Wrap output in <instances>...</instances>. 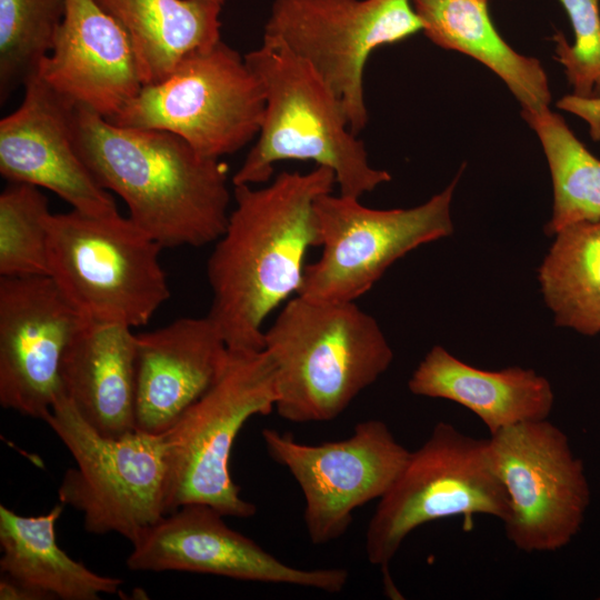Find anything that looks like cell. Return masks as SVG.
I'll return each mask as SVG.
<instances>
[{"instance_id": "obj_7", "label": "cell", "mask_w": 600, "mask_h": 600, "mask_svg": "<svg viewBox=\"0 0 600 600\" xmlns=\"http://www.w3.org/2000/svg\"><path fill=\"white\" fill-rule=\"evenodd\" d=\"M44 422L74 460L59 502L82 513L92 534L118 533L131 544L166 514L163 434L139 429L109 437L89 424L61 392Z\"/></svg>"}, {"instance_id": "obj_2", "label": "cell", "mask_w": 600, "mask_h": 600, "mask_svg": "<svg viewBox=\"0 0 600 600\" xmlns=\"http://www.w3.org/2000/svg\"><path fill=\"white\" fill-rule=\"evenodd\" d=\"M77 151L99 184L162 248L202 247L228 222V166L169 131L121 127L74 106Z\"/></svg>"}, {"instance_id": "obj_28", "label": "cell", "mask_w": 600, "mask_h": 600, "mask_svg": "<svg viewBox=\"0 0 600 600\" xmlns=\"http://www.w3.org/2000/svg\"><path fill=\"white\" fill-rule=\"evenodd\" d=\"M573 30V43L553 36L556 59L579 99H600V0H559Z\"/></svg>"}, {"instance_id": "obj_16", "label": "cell", "mask_w": 600, "mask_h": 600, "mask_svg": "<svg viewBox=\"0 0 600 600\" xmlns=\"http://www.w3.org/2000/svg\"><path fill=\"white\" fill-rule=\"evenodd\" d=\"M74 104L37 74L24 86L21 104L0 121V173L9 182L44 188L72 209L89 214L118 211L79 156Z\"/></svg>"}, {"instance_id": "obj_8", "label": "cell", "mask_w": 600, "mask_h": 600, "mask_svg": "<svg viewBox=\"0 0 600 600\" xmlns=\"http://www.w3.org/2000/svg\"><path fill=\"white\" fill-rule=\"evenodd\" d=\"M264 104L244 57L220 40L186 56L162 81L143 86L109 121L169 131L200 154L220 159L259 134Z\"/></svg>"}, {"instance_id": "obj_12", "label": "cell", "mask_w": 600, "mask_h": 600, "mask_svg": "<svg viewBox=\"0 0 600 600\" xmlns=\"http://www.w3.org/2000/svg\"><path fill=\"white\" fill-rule=\"evenodd\" d=\"M488 440L508 497L507 539L527 553L569 544L582 527L590 487L568 436L544 419L504 428Z\"/></svg>"}, {"instance_id": "obj_23", "label": "cell", "mask_w": 600, "mask_h": 600, "mask_svg": "<svg viewBox=\"0 0 600 600\" xmlns=\"http://www.w3.org/2000/svg\"><path fill=\"white\" fill-rule=\"evenodd\" d=\"M128 33L144 86L221 40V7L207 0H94Z\"/></svg>"}, {"instance_id": "obj_30", "label": "cell", "mask_w": 600, "mask_h": 600, "mask_svg": "<svg viewBox=\"0 0 600 600\" xmlns=\"http://www.w3.org/2000/svg\"><path fill=\"white\" fill-rule=\"evenodd\" d=\"M207 1H211V2H214V3L220 4V6H223V3H224V0H207Z\"/></svg>"}, {"instance_id": "obj_14", "label": "cell", "mask_w": 600, "mask_h": 600, "mask_svg": "<svg viewBox=\"0 0 600 600\" xmlns=\"http://www.w3.org/2000/svg\"><path fill=\"white\" fill-rule=\"evenodd\" d=\"M223 518L209 504L180 506L132 543L127 567L133 571H183L291 584L330 593L344 589L349 579L346 569L289 566L231 529Z\"/></svg>"}, {"instance_id": "obj_4", "label": "cell", "mask_w": 600, "mask_h": 600, "mask_svg": "<svg viewBox=\"0 0 600 600\" xmlns=\"http://www.w3.org/2000/svg\"><path fill=\"white\" fill-rule=\"evenodd\" d=\"M244 60L261 83L266 104L258 139L233 174V186L267 183L282 160L330 168L340 194L350 198L360 199L391 180L388 171L369 163L339 99L308 61L263 39Z\"/></svg>"}, {"instance_id": "obj_19", "label": "cell", "mask_w": 600, "mask_h": 600, "mask_svg": "<svg viewBox=\"0 0 600 600\" xmlns=\"http://www.w3.org/2000/svg\"><path fill=\"white\" fill-rule=\"evenodd\" d=\"M61 392L97 431L120 437L136 426V333L84 320L60 368Z\"/></svg>"}, {"instance_id": "obj_10", "label": "cell", "mask_w": 600, "mask_h": 600, "mask_svg": "<svg viewBox=\"0 0 600 600\" xmlns=\"http://www.w3.org/2000/svg\"><path fill=\"white\" fill-rule=\"evenodd\" d=\"M459 174L428 201L409 209H372L357 198L320 196L314 203L320 258L306 266L298 294L349 302L413 249L453 232L451 202Z\"/></svg>"}, {"instance_id": "obj_29", "label": "cell", "mask_w": 600, "mask_h": 600, "mask_svg": "<svg viewBox=\"0 0 600 600\" xmlns=\"http://www.w3.org/2000/svg\"><path fill=\"white\" fill-rule=\"evenodd\" d=\"M0 599L48 600L50 598L46 593L2 573L0 579Z\"/></svg>"}, {"instance_id": "obj_3", "label": "cell", "mask_w": 600, "mask_h": 600, "mask_svg": "<svg viewBox=\"0 0 600 600\" xmlns=\"http://www.w3.org/2000/svg\"><path fill=\"white\" fill-rule=\"evenodd\" d=\"M282 419L297 423L338 418L390 367L393 351L377 320L354 301L297 296L264 331Z\"/></svg>"}, {"instance_id": "obj_25", "label": "cell", "mask_w": 600, "mask_h": 600, "mask_svg": "<svg viewBox=\"0 0 600 600\" xmlns=\"http://www.w3.org/2000/svg\"><path fill=\"white\" fill-rule=\"evenodd\" d=\"M522 117L536 132L551 174L553 207L546 232L556 234L571 223L599 220L600 159L550 108L522 112Z\"/></svg>"}, {"instance_id": "obj_9", "label": "cell", "mask_w": 600, "mask_h": 600, "mask_svg": "<svg viewBox=\"0 0 600 600\" xmlns=\"http://www.w3.org/2000/svg\"><path fill=\"white\" fill-rule=\"evenodd\" d=\"M508 497L492 464L489 440L440 421L379 499L366 531L369 562L386 568L404 539L430 521L474 514L503 522Z\"/></svg>"}, {"instance_id": "obj_6", "label": "cell", "mask_w": 600, "mask_h": 600, "mask_svg": "<svg viewBox=\"0 0 600 600\" xmlns=\"http://www.w3.org/2000/svg\"><path fill=\"white\" fill-rule=\"evenodd\" d=\"M277 386L268 352L229 349L207 391L163 433L166 514L186 503H204L224 517L250 518L257 507L240 496L230 473L232 446L254 416L274 410Z\"/></svg>"}, {"instance_id": "obj_26", "label": "cell", "mask_w": 600, "mask_h": 600, "mask_svg": "<svg viewBox=\"0 0 600 600\" xmlns=\"http://www.w3.org/2000/svg\"><path fill=\"white\" fill-rule=\"evenodd\" d=\"M66 0H0V103L38 74L63 20Z\"/></svg>"}, {"instance_id": "obj_22", "label": "cell", "mask_w": 600, "mask_h": 600, "mask_svg": "<svg viewBox=\"0 0 600 600\" xmlns=\"http://www.w3.org/2000/svg\"><path fill=\"white\" fill-rule=\"evenodd\" d=\"M63 504L48 513L26 517L0 506V569L50 599L97 600L117 593L123 581L99 574L72 559L56 539V522Z\"/></svg>"}, {"instance_id": "obj_21", "label": "cell", "mask_w": 600, "mask_h": 600, "mask_svg": "<svg viewBox=\"0 0 600 600\" xmlns=\"http://www.w3.org/2000/svg\"><path fill=\"white\" fill-rule=\"evenodd\" d=\"M422 32L434 44L481 62L509 88L522 112L549 108L551 91L541 62L510 47L494 28L488 0H411Z\"/></svg>"}, {"instance_id": "obj_24", "label": "cell", "mask_w": 600, "mask_h": 600, "mask_svg": "<svg viewBox=\"0 0 600 600\" xmlns=\"http://www.w3.org/2000/svg\"><path fill=\"white\" fill-rule=\"evenodd\" d=\"M539 269L546 303L560 327L584 336L600 332V219L571 223Z\"/></svg>"}, {"instance_id": "obj_32", "label": "cell", "mask_w": 600, "mask_h": 600, "mask_svg": "<svg viewBox=\"0 0 600 600\" xmlns=\"http://www.w3.org/2000/svg\"><path fill=\"white\" fill-rule=\"evenodd\" d=\"M599 599H600V597H599Z\"/></svg>"}, {"instance_id": "obj_5", "label": "cell", "mask_w": 600, "mask_h": 600, "mask_svg": "<svg viewBox=\"0 0 600 600\" xmlns=\"http://www.w3.org/2000/svg\"><path fill=\"white\" fill-rule=\"evenodd\" d=\"M161 249L118 211L72 209L49 220V277L87 320L147 324L170 297Z\"/></svg>"}, {"instance_id": "obj_31", "label": "cell", "mask_w": 600, "mask_h": 600, "mask_svg": "<svg viewBox=\"0 0 600 600\" xmlns=\"http://www.w3.org/2000/svg\"><path fill=\"white\" fill-rule=\"evenodd\" d=\"M598 107H599V110H600V99H598Z\"/></svg>"}, {"instance_id": "obj_20", "label": "cell", "mask_w": 600, "mask_h": 600, "mask_svg": "<svg viewBox=\"0 0 600 600\" xmlns=\"http://www.w3.org/2000/svg\"><path fill=\"white\" fill-rule=\"evenodd\" d=\"M411 393L453 401L472 411L490 434L528 421L548 419L554 394L532 369L498 371L474 368L441 346L432 347L412 372Z\"/></svg>"}, {"instance_id": "obj_27", "label": "cell", "mask_w": 600, "mask_h": 600, "mask_svg": "<svg viewBox=\"0 0 600 600\" xmlns=\"http://www.w3.org/2000/svg\"><path fill=\"white\" fill-rule=\"evenodd\" d=\"M48 198L33 184L9 182L0 193V277L49 276Z\"/></svg>"}, {"instance_id": "obj_1", "label": "cell", "mask_w": 600, "mask_h": 600, "mask_svg": "<svg viewBox=\"0 0 600 600\" xmlns=\"http://www.w3.org/2000/svg\"><path fill=\"white\" fill-rule=\"evenodd\" d=\"M336 183L330 168L317 166L282 171L261 188L234 186L236 207L207 262L208 316L230 350L263 349L264 320L299 292L306 253L320 246L316 200Z\"/></svg>"}, {"instance_id": "obj_15", "label": "cell", "mask_w": 600, "mask_h": 600, "mask_svg": "<svg viewBox=\"0 0 600 600\" xmlns=\"http://www.w3.org/2000/svg\"><path fill=\"white\" fill-rule=\"evenodd\" d=\"M84 318L49 276L0 278V404L43 420L63 354Z\"/></svg>"}, {"instance_id": "obj_13", "label": "cell", "mask_w": 600, "mask_h": 600, "mask_svg": "<svg viewBox=\"0 0 600 600\" xmlns=\"http://www.w3.org/2000/svg\"><path fill=\"white\" fill-rule=\"evenodd\" d=\"M262 439L269 456L302 491L304 526L313 544L343 536L353 511L382 498L410 454L379 419L359 422L339 441L307 444L272 428L262 430Z\"/></svg>"}, {"instance_id": "obj_17", "label": "cell", "mask_w": 600, "mask_h": 600, "mask_svg": "<svg viewBox=\"0 0 600 600\" xmlns=\"http://www.w3.org/2000/svg\"><path fill=\"white\" fill-rule=\"evenodd\" d=\"M39 77L57 93L110 120L144 86L126 30L94 0H66Z\"/></svg>"}, {"instance_id": "obj_11", "label": "cell", "mask_w": 600, "mask_h": 600, "mask_svg": "<svg viewBox=\"0 0 600 600\" xmlns=\"http://www.w3.org/2000/svg\"><path fill=\"white\" fill-rule=\"evenodd\" d=\"M422 31L411 0H274L263 40L308 61L357 136L368 122L363 72L371 52Z\"/></svg>"}, {"instance_id": "obj_18", "label": "cell", "mask_w": 600, "mask_h": 600, "mask_svg": "<svg viewBox=\"0 0 600 600\" xmlns=\"http://www.w3.org/2000/svg\"><path fill=\"white\" fill-rule=\"evenodd\" d=\"M229 348L212 319L179 318L136 333V426L163 434L214 382Z\"/></svg>"}]
</instances>
